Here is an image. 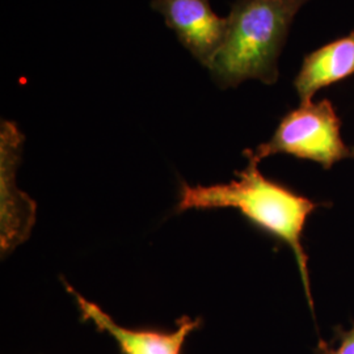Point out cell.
<instances>
[{
    "instance_id": "obj_1",
    "label": "cell",
    "mask_w": 354,
    "mask_h": 354,
    "mask_svg": "<svg viewBox=\"0 0 354 354\" xmlns=\"http://www.w3.org/2000/svg\"><path fill=\"white\" fill-rule=\"evenodd\" d=\"M235 175L238 178L227 184L193 187L181 181L176 213L236 209L259 230L289 245L301 272L307 301L314 310L302 235L307 218L320 205L264 176L259 169V163L252 159H248L247 167Z\"/></svg>"
},
{
    "instance_id": "obj_2",
    "label": "cell",
    "mask_w": 354,
    "mask_h": 354,
    "mask_svg": "<svg viewBox=\"0 0 354 354\" xmlns=\"http://www.w3.org/2000/svg\"><path fill=\"white\" fill-rule=\"evenodd\" d=\"M308 0H235L209 71L221 88L279 80V58L295 15Z\"/></svg>"
},
{
    "instance_id": "obj_3",
    "label": "cell",
    "mask_w": 354,
    "mask_h": 354,
    "mask_svg": "<svg viewBox=\"0 0 354 354\" xmlns=\"http://www.w3.org/2000/svg\"><path fill=\"white\" fill-rule=\"evenodd\" d=\"M342 121L329 100L301 104L285 114L272 138L256 150H245L247 159L260 163L276 153L311 160L332 168L351 156V149L342 138Z\"/></svg>"
},
{
    "instance_id": "obj_4",
    "label": "cell",
    "mask_w": 354,
    "mask_h": 354,
    "mask_svg": "<svg viewBox=\"0 0 354 354\" xmlns=\"http://www.w3.org/2000/svg\"><path fill=\"white\" fill-rule=\"evenodd\" d=\"M64 285L66 290L75 299L80 320L91 323L99 332L112 336L121 354H183L188 336L203 324L201 317L190 319L184 315L177 320L176 328L172 330L127 328L120 326L100 306L86 299L70 285Z\"/></svg>"
},
{
    "instance_id": "obj_5",
    "label": "cell",
    "mask_w": 354,
    "mask_h": 354,
    "mask_svg": "<svg viewBox=\"0 0 354 354\" xmlns=\"http://www.w3.org/2000/svg\"><path fill=\"white\" fill-rule=\"evenodd\" d=\"M24 136L11 121H1L0 178H1V254L6 256L26 241L36 221V203L16 187Z\"/></svg>"
},
{
    "instance_id": "obj_6",
    "label": "cell",
    "mask_w": 354,
    "mask_h": 354,
    "mask_svg": "<svg viewBox=\"0 0 354 354\" xmlns=\"http://www.w3.org/2000/svg\"><path fill=\"white\" fill-rule=\"evenodd\" d=\"M151 8L163 16L180 44L209 68L223 42L227 17H219L210 0H151Z\"/></svg>"
},
{
    "instance_id": "obj_7",
    "label": "cell",
    "mask_w": 354,
    "mask_h": 354,
    "mask_svg": "<svg viewBox=\"0 0 354 354\" xmlns=\"http://www.w3.org/2000/svg\"><path fill=\"white\" fill-rule=\"evenodd\" d=\"M354 75V29L304 57L294 79L301 104L313 102L317 91Z\"/></svg>"
},
{
    "instance_id": "obj_8",
    "label": "cell",
    "mask_w": 354,
    "mask_h": 354,
    "mask_svg": "<svg viewBox=\"0 0 354 354\" xmlns=\"http://www.w3.org/2000/svg\"><path fill=\"white\" fill-rule=\"evenodd\" d=\"M337 342V345H329L324 340H319L315 354H354V327L349 330H339Z\"/></svg>"
},
{
    "instance_id": "obj_9",
    "label": "cell",
    "mask_w": 354,
    "mask_h": 354,
    "mask_svg": "<svg viewBox=\"0 0 354 354\" xmlns=\"http://www.w3.org/2000/svg\"><path fill=\"white\" fill-rule=\"evenodd\" d=\"M351 156H353L354 158V147L352 149V150H351Z\"/></svg>"
}]
</instances>
